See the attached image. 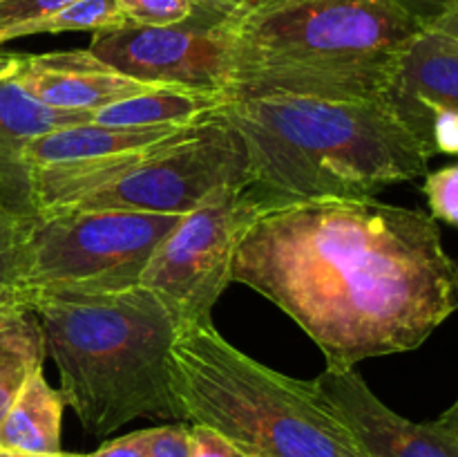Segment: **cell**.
Segmentation results:
<instances>
[{
	"label": "cell",
	"mask_w": 458,
	"mask_h": 457,
	"mask_svg": "<svg viewBox=\"0 0 458 457\" xmlns=\"http://www.w3.org/2000/svg\"><path fill=\"white\" fill-rule=\"evenodd\" d=\"M420 30L396 0H237L226 16V101L385 99Z\"/></svg>",
	"instance_id": "7a4b0ae2"
},
{
	"label": "cell",
	"mask_w": 458,
	"mask_h": 457,
	"mask_svg": "<svg viewBox=\"0 0 458 457\" xmlns=\"http://www.w3.org/2000/svg\"><path fill=\"white\" fill-rule=\"evenodd\" d=\"M0 72L40 103L56 110L94 112L97 108L155 88L119 74L97 61L88 49L9 54Z\"/></svg>",
	"instance_id": "8fae6325"
},
{
	"label": "cell",
	"mask_w": 458,
	"mask_h": 457,
	"mask_svg": "<svg viewBox=\"0 0 458 457\" xmlns=\"http://www.w3.org/2000/svg\"><path fill=\"white\" fill-rule=\"evenodd\" d=\"M128 25L116 0H76L56 13L30 22L16 31L13 40L36 34H61V31H110Z\"/></svg>",
	"instance_id": "ac0fdd59"
},
{
	"label": "cell",
	"mask_w": 458,
	"mask_h": 457,
	"mask_svg": "<svg viewBox=\"0 0 458 457\" xmlns=\"http://www.w3.org/2000/svg\"><path fill=\"white\" fill-rule=\"evenodd\" d=\"M88 457H146V444H143V430L123 435L112 442H106Z\"/></svg>",
	"instance_id": "484cf974"
},
{
	"label": "cell",
	"mask_w": 458,
	"mask_h": 457,
	"mask_svg": "<svg viewBox=\"0 0 458 457\" xmlns=\"http://www.w3.org/2000/svg\"><path fill=\"white\" fill-rule=\"evenodd\" d=\"M420 27H434L456 7L458 0H396Z\"/></svg>",
	"instance_id": "d4e9b609"
},
{
	"label": "cell",
	"mask_w": 458,
	"mask_h": 457,
	"mask_svg": "<svg viewBox=\"0 0 458 457\" xmlns=\"http://www.w3.org/2000/svg\"><path fill=\"white\" fill-rule=\"evenodd\" d=\"M45 336L25 294L0 296V421L25 385L27 376L43 367Z\"/></svg>",
	"instance_id": "9a60e30c"
},
{
	"label": "cell",
	"mask_w": 458,
	"mask_h": 457,
	"mask_svg": "<svg viewBox=\"0 0 458 457\" xmlns=\"http://www.w3.org/2000/svg\"><path fill=\"white\" fill-rule=\"evenodd\" d=\"M0 457H88L79 455V453H52V455H38V453H18V451H4L0 448Z\"/></svg>",
	"instance_id": "f1b7e54d"
},
{
	"label": "cell",
	"mask_w": 458,
	"mask_h": 457,
	"mask_svg": "<svg viewBox=\"0 0 458 457\" xmlns=\"http://www.w3.org/2000/svg\"><path fill=\"white\" fill-rule=\"evenodd\" d=\"M423 193L428 197L429 215L437 222L458 228V164L425 175Z\"/></svg>",
	"instance_id": "ffe728a7"
},
{
	"label": "cell",
	"mask_w": 458,
	"mask_h": 457,
	"mask_svg": "<svg viewBox=\"0 0 458 457\" xmlns=\"http://www.w3.org/2000/svg\"><path fill=\"white\" fill-rule=\"evenodd\" d=\"M0 296H3V294H0Z\"/></svg>",
	"instance_id": "4dcf8cb0"
},
{
	"label": "cell",
	"mask_w": 458,
	"mask_h": 457,
	"mask_svg": "<svg viewBox=\"0 0 458 457\" xmlns=\"http://www.w3.org/2000/svg\"><path fill=\"white\" fill-rule=\"evenodd\" d=\"M244 142L250 188L268 206L325 197H374L428 175L432 155L385 99L246 97L217 110Z\"/></svg>",
	"instance_id": "3957f363"
},
{
	"label": "cell",
	"mask_w": 458,
	"mask_h": 457,
	"mask_svg": "<svg viewBox=\"0 0 458 457\" xmlns=\"http://www.w3.org/2000/svg\"><path fill=\"white\" fill-rule=\"evenodd\" d=\"M313 385L365 457H458V439L445 426L437 419L419 424L394 412L356 367H325Z\"/></svg>",
	"instance_id": "30bf717a"
},
{
	"label": "cell",
	"mask_w": 458,
	"mask_h": 457,
	"mask_svg": "<svg viewBox=\"0 0 458 457\" xmlns=\"http://www.w3.org/2000/svg\"><path fill=\"white\" fill-rule=\"evenodd\" d=\"M267 209L271 206L250 186L228 188L204 202L165 233L139 285L168 305L179 327L213 321V307L233 282L237 245Z\"/></svg>",
	"instance_id": "ba28073f"
},
{
	"label": "cell",
	"mask_w": 458,
	"mask_h": 457,
	"mask_svg": "<svg viewBox=\"0 0 458 457\" xmlns=\"http://www.w3.org/2000/svg\"><path fill=\"white\" fill-rule=\"evenodd\" d=\"M25 296L58 367L65 406L85 433L106 437L134 419L179 421L168 370L179 323L155 291L134 285Z\"/></svg>",
	"instance_id": "277c9868"
},
{
	"label": "cell",
	"mask_w": 458,
	"mask_h": 457,
	"mask_svg": "<svg viewBox=\"0 0 458 457\" xmlns=\"http://www.w3.org/2000/svg\"><path fill=\"white\" fill-rule=\"evenodd\" d=\"M438 424L441 426H445L447 430H450L452 435H454V437L458 439V397H456V401L452 403L450 408H447L445 412H443L441 417H438Z\"/></svg>",
	"instance_id": "4316f807"
},
{
	"label": "cell",
	"mask_w": 458,
	"mask_h": 457,
	"mask_svg": "<svg viewBox=\"0 0 458 457\" xmlns=\"http://www.w3.org/2000/svg\"><path fill=\"white\" fill-rule=\"evenodd\" d=\"M92 121V112L56 110L13 83L0 72V168L13 164L18 151L52 130Z\"/></svg>",
	"instance_id": "e0dca14e"
},
{
	"label": "cell",
	"mask_w": 458,
	"mask_h": 457,
	"mask_svg": "<svg viewBox=\"0 0 458 457\" xmlns=\"http://www.w3.org/2000/svg\"><path fill=\"white\" fill-rule=\"evenodd\" d=\"M183 215L65 211L34 215L21 294H106L139 285L152 251Z\"/></svg>",
	"instance_id": "8992f818"
},
{
	"label": "cell",
	"mask_w": 458,
	"mask_h": 457,
	"mask_svg": "<svg viewBox=\"0 0 458 457\" xmlns=\"http://www.w3.org/2000/svg\"><path fill=\"white\" fill-rule=\"evenodd\" d=\"M250 182L244 142L231 124L210 112L58 213L114 209L186 215L219 193L250 186Z\"/></svg>",
	"instance_id": "52a82bcc"
},
{
	"label": "cell",
	"mask_w": 458,
	"mask_h": 457,
	"mask_svg": "<svg viewBox=\"0 0 458 457\" xmlns=\"http://www.w3.org/2000/svg\"><path fill=\"white\" fill-rule=\"evenodd\" d=\"M385 101L405 121L423 108L458 112V39L423 27L398 61Z\"/></svg>",
	"instance_id": "7c38bea8"
},
{
	"label": "cell",
	"mask_w": 458,
	"mask_h": 457,
	"mask_svg": "<svg viewBox=\"0 0 458 457\" xmlns=\"http://www.w3.org/2000/svg\"><path fill=\"white\" fill-rule=\"evenodd\" d=\"M31 220L0 184V294H21Z\"/></svg>",
	"instance_id": "d6986e66"
},
{
	"label": "cell",
	"mask_w": 458,
	"mask_h": 457,
	"mask_svg": "<svg viewBox=\"0 0 458 457\" xmlns=\"http://www.w3.org/2000/svg\"><path fill=\"white\" fill-rule=\"evenodd\" d=\"M76 0H0V45L13 40L18 30L56 13Z\"/></svg>",
	"instance_id": "7402d4cb"
},
{
	"label": "cell",
	"mask_w": 458,
	"mask_h": 457,
	"mask_svg": "<svg viewBox=\"0 0 458 457\" xmlns=\"http://www.w3.org/2000/svg\"><path fill=\"white\" fill-rule=\"evenodd\" d=\"M188 125L192 124L150 125V128H116V125L98 124L67 125V128L52 130V133L27 142L18 151L13 164L0 170H40L89 164V161L107 160V157L125 155V152L164 143L186 130Z\"/></svg>",
	"instance_id": "4fadbf2b"
},
{
	"label": "cell",
	"mask_w": 458,
	"mask_h": 457,
	"mask_svg": "<svg viewBox=\"0 0 458 457\" xmlns=\"http://www.w3.org/2000/svg\"><path fill=\"white\" fill-rule=\"evenodd\" d=\"M7 58H9V52H3V49H0V67L7 63Z\"/></svg>",
	"instance_id": "f546056e"
},
{
	"label": "cell",
	"mask_w": 458,
	"mask_h": 457,
	"mask_svg": "<svg viewBox=\"0 0 458 457\" xmlns=\"http://www.w3.org/2000/svg\"><path fill=\"white\" fill-rule=\"evenodd\" d=\"M191 457H244L226 439L201 424H191Z\"/></svg>",
	"instance_id": "cb8c5ba5"
},
{
	"label": "cell",
	"mask_w": 458,
	"mask_h": 457,
	"mask_svg": "<svg viewBox=\"0 0 458 457\" xmlns=\"http://www.w3.org/2000/svg\"><path fill=\"white\" fill-rule=\"evenodd\" d=\"M434 30H441V31H445V34H452L458 39V4L452 9L450 13H447V16H443L441 21L434 25Z\"/></svg>",
	"instance_id": "83f0119b"
},
{
	"label": "cell",
	"mask_w": 458,
	"mask_h": 457,
	"mask_svg": "<svg viewBox=\"0 0 458 457\" xmlns=\"http://www.w3.org/2000/svg\"><path fill=\"white\" fill-rule=\"evenodd\" d=\"M65 399L36 367L0 421V448L52 455L61 453V421Z\"/></svg>",
	"instance_id": "5bb4252c"
},
{
	"label": "cell",
	"mask_w": 458,
	"mask_h": 457,
	"mask_svg": "<svg viewBox=\"0 0 458 457\" xmlns=\"http://www.w3.org/2000/svg\"><path fill=\"white\" fill-rule=\"evenodd\" d=\"M226 97L215 92H195V90L155 88L139 92L134 97L121 99L110 106L97 108L89 124L116 125V128H150V125H183L204 119L217 110Z\"/></svg>",
	"instance_id": "2e32d148"
},
{
	"label": "cell",
	"mask_w": 458,
	"mask_h": 457,
	"mask_svg": "<svg viewBox=\"0 0 458 457\" xmlns=\"http://www.w3.org/2000/svg\"><path fill=\"white\" fill-rule=\"evenodd\" d=\"M168 370L179 421L215 430L244 457H365L313 381L255 361L213 321L179 327Z\"/></svg>",
	"instance_id": "5b68a950"
},
{
	"label": "cell",
	"mask_w": 458,
	"mask_h": 457,
	"mask_svg": "<svg viewBox=\"0 0 458 457\" xmlns=\"http://www.w3.org/2000/svg\"><path fill=\"white\" fill-rule=\"evenodd\" d=\"M237 0H195L191 16L161 27L132 25L92 34L88 52L128 79L226 97V16Z\"/></svg>",
	"instance_id": "9c48e42d"
},
{
	"label": "cell",
	"mask_w": 458,
	"mask_h": 457,
	"mask_svg": "<svg viewBox=\"0 0 458 457\" xmlns=\"http://www.w3.org/2000/svg\"><path fill=\"white\" fill-rule=\"evenodd\" d=\"M231 280L293 318L327 367L420 348L458 309V260L437 220L376 197L267 209L237 245Z\"/></svg>",
	"instance_id": "6da1fadb"
},
{
	"label": "cell",
	"mask_w": 458,
	"mask_h": 457,
	"mask_svg": "<svg viewBox=\"0 0 458 457\" xmlns=\"http://www.w3.org/2000/svg\"><path fill=\"white\" fill-rule=\"evenodd\" d=\"M146 457H191V424L157 426L143 430Z\"/></svg>",
	"instance_id": "603a6c76"
},
{
	"label": "cell",
	"mask_w": 458,
	"mask_h": 457,
	"mask_svg": "<svg viewBox=\"0 0 458 457\" xmlns=\"http://www.w3.org/2000/svg\"><path fill=\"white\" fill-rule=\"evenodd\" d=\"M116 4L132 25L161 27L191 16L195 0H116Z\"/></svg>",
	"instance_id": "44dd1931"
}]
</instances>
